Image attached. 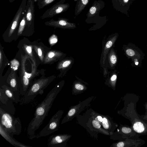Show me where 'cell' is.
I'll return each mask as SVG.
<instances>
[{"instance_id": "6da1fadb", "label": "cell", "mask_w": 147, "mask_h": 147, "mask_svg": "<svg viewBox=\"0 0 147 147\" xmlns=\"http://www.w3.org/2000/svg\"><path fill=\"white\" fill-rule=\"evenodd\" d=\"M62 82L57 84L47 94L46 98L36 108L34 116L29 123L27 134L28 138L32 140L36 131L42 124L45 118L47 116L54 100L63 86Z\"/></svg>"}, {"instance_id": "7a4b0ae2", "label": "cell", "mask_w": 147, "mask_h": 147, "mask_svg": "<svg viewBox=\"0 0 147 147\" xmlns=\"http://www.w3.org/2000/svg\"><path fill=\"white\" fill-rule=\"evenodd\" d=\"M55 78L54 76L47 78L42 77L34 81L20 99V105L28 104L32 101L37 95L42 94L44 90Z\"/></svg>"}, {"instance_id": "3957f363", "label": "cell", "mask_w": 147, "mask_h": 147, "mask_svg": "<svg viewBox=\"0 0 147 147\" xmlns=\"http://www.w3.org/2000/svg\"><path fill=\"white\" fill-rule=\"evenodd\" d=\"M76 117L78 123L84 127L91 136L97 140L98 133L110 135L108 132L103 128L101 124L97 122L93 117L89 109L83 115H79Z\"/></svg>"}, {"instance_id": "277c9868", "label": "cell", "mask_w": 147, "mask_h": 147, "mask_svg": "<svg viewBox=\"0 0 147 147\" xmlns=\"http://www.w3.org/2000/svg\"><path fill=\"white\" fill-rule=\"evenodd\" d=\"M0 123L12 137L20 135L22 131V124L18 117L3 109L0 107Z\"/></svg>"}, {"instance_id": "5b68a950", "label": "cell", "mask_w": 147, "mask_h": 147, "mask_svg": "<svg viewBox=\"0 0 147 147\" xmlns=\"http://www.w3.org/2000/svg\"><path fill=\"white\" fill-rule=\"evenodd\" d=\"M105 2L102 0H95L89 9L86 15V22L95 23V27L104 25L108 20L107 16H100L99 13L105 7Z\"/></svg>"}, {"instance_id": "8992f818", "label": "cell", "mask_w": 147, "mask_h": 147, "mask_svg": "<svg viewBox=\"0 0 147 147\" xmlns=\"http://www.w3.org/2000/svg\"><path fill=\"white\" fill-rule=\"evenodd\" d=\"M63 113V110H58L51 117L48 124L38 133L35 135L34 138L37 139L47 136L57 131L59 129L60 121Z\"/></svg>"}, {"instance_id": "52a82bcc", "label": "cell", "mask_w": 147, "mask_h": 147, "mask_svg": "<svg viewBox=\"0 0 147 147\" xmlns=\"http://www.w3.org/2000/svg\"><path fill=\"white\" fill-rule=\"evenodd\" d=\"M125 54L128 59H131L134 65H140L145 55L143 51L135 45L129 43L123 45Z\"/></svg>"}, {"instance_id": "ba28073f", "label": "cell", "mask_w": 147, "mask_h": 147, "mask_svg": "<svg viewBox=\"0 0 147 147\" xmlns=\"http://www.w3.org/2000/svg\"><path fill=\"white\" fill-rule=\"evenodd\" d=\"M93 96L90 97L76 105L70 107L67 114L63 119L61 124H62L71 120L80 114L85 108L88 106L93 98Z\"/></svg>"}, {"instance_id": "9c48e42d", "label": "cell", "mask_w": 147, "mask_h": 147, "mask_svg": "<svg viewBox=\"0 0 147 147\" xmlns=\"http://www.w3.org/2000/svg\"><path fill=\"white\" fill-rule=\"evenodd\" d=\"M27 0H22L21 3L5 33L10 37L18 30L26 8Z\"/></svg>"}, {"instance_id": "30bf717a", "label": "cell", "mask_w": 147, "mask_h": 147, "mask_svg": "<svg viewBox=\"0 0 147 147\" xmlns=\"http://www.w3.org/2000/svg\"><path fill=\"white\" fill-rule=\"evenodd\" d=\"M35 5L34 0H28L25 10L26 26L24 32H32L34 31Z\"/></svg>"}, {"instance_id": "8fae6325", "label": "cell", "mask_w": 147, "mask_h": 147, "mask_svg": "<svg viewBox=\"0 0 147 147\" xmlns=\"http://www.w3.org/2000/svg\"><path fill=\"white\" fill-rule=\"evenodd\" d=\"M66 0H60L51 8L46 10L41 16L40 18L44 19L66 11L69 8L70 5L64 3Z\"/></svg>"}, {"instance_id": "7c38bea8", "label": "cell", "mask_w": 147, "mask_h": 147, "mask_svg": "<svg viewBox=\"0 0 147 147\" xmlns=\"http://www.w3.org/2000/svg\"><path fill=\"white\" fill-rule=\"evenodd\" d=\"M71 136L67 134L52 135L48 139L47 145L51 147H65Z\"/></svg>"}, {"instance_id": "4fadbf2b", "label": "cell", "mask_w": 147, "mask_h": 147, "mask_svg": "<svg viewBox=\"0 0 147 147\" xmlns=\"http://www.w3.org/2000/svg\"><path fill=\"white\" fill-rule=\"evenodd\" d=\"M13 102L5 94L3 89L0 88V107L5 111L14 115L16 109Z\"/></svg>"}, {"instance_id": "5bb4252c", "label": "cell", "mask_w": 147, "mask_h": 147, "mask_svg": "<svg viewBox=\"0 0 147 147\" xmlns=\"http://www.w3.org/2000/svg\"><path fill=\"white\" fill-rule=\"evenodd\" d=\"M69 19L63 18H59L57 20L52 19L45 23L47 26L63 29H73L76 27L75 24L69 22Z\"/></svg>"}, {"instance_id": "9a60e30c", "label": "cell", "mask_w": 147, "mask_h": 147, "mask_svg": "<svg viewBox=\"0 0 147 147\" xmlns=\"http://www.w3.org/2000/svg\"><path fill=\"white\" fill-rule=\"evenodd\" d=\"M12 73L9 76L7 83L16 94L17 96L20 98V92L19 84V79L16 76L14 71L12 70Z\"/></svg>"}, {"instance_id": "2e32d148", "label": "cell", "mask_w": 147, "mask_h": 147, "mask_svg": "<svg viewBox=\"0 0 147 147\" xmlns=\"http://www.w3.org/2000/svg\"><path fill=\"white\" fill-rule=\"evenodd\" d=\"M0 134L7 141L13 146L18 147H32L27 146L18 141L3 127L0 123Z\"/></svg>"}, {"instance_id": "e0dca14e", "label": "cell", "mask_w": 147, "mask_h": 147, "mask_svg": "<svg viewBox=\"0 0 147 147\" xmlns=\"http://www.w3.org/2000/svg\"><path fill=\"white\" fill-rule=\"evenodd\" d=\"M102 116L103 119L102 122V127L110 133L111 136L113 134L118 125L113 121L109 116L103 115Z\"/></svg>"}, {"instance_id": "ac0fdd59", "label": "cell", "mask_w": 147, "mask_h": 147, "mask_svg": "<svg viewBox=\"0 0 147 147\" xmlns=\"http://www.w3.org/2000/svg\"><path fill=\"white\" fill-rule=\"evenodd\" d=\"M63 55L62 53L57 51L53 50L49 51L46 55L44 60V63L50 64L53 63L59 59Z\"/></svg>"}, {"instance_id": "d6986e66", "label": "cell", "mask_w": 147, "mask_h": 147, "mask_svg": "<svg viewBox=\"0 0 147 147\" xmlns=\"http://www.w3.org/2000/svg\"><path fill=\"white\" fill-rule=\"evenodd\" d=\"M140 140L127 138L125 140L113 144L111 147H137L140 146Z\"/></svg>"}, {"instance_id": "ffe728a7", "label": "cell", "mask_w": 147, "mask_h": 147, "mask_svg": "<svg viewBox=\"0 0 147 147\" xmlns=\"http://www.w3.org/2000/svg\"><path fill=\"white\" fill-rule=\"evenodd\" d=\"M118 133L121 134L123 138L129 139L136 135V133L131 127L125 126L121 124L119 126Z\"/></svg>"}, {"instance_id": "44dd1931", "label": "cell", "mask_w": 147, "mask_h": 147, "mask_svg": "<svg viewBox=\"0 0 147 147\" xmlns=\"http://www.w3.org/2000/svg\"><path fill=\"white\" fill-rule=\"evenodd\" d=\"M1 88L3 89L6 96L11 99L14 102L17 104L18 102H20V98L17 96L10 87L6 85H3L1 86Z\"/></svg>"}, {"instance_id": "7402d4cb", "label": "cell", "mask_w": 147, "mask_h": 147, "mask_svg": "<svg viewBox=\"0 0 147 147\" xmlns=\"http://www.w3.org/2000/svg\"><path fill=\"white\" fill-rule=\"evenodd\" d=\"M90 0H77L75 9V15L77 16L84 10Z\"/></svg>"}, {"instance_id": "603a6c76", "label": "cell", "mask_w": 147, "mask_h": 147, "mask_svg": "<svg viewBox=\"0 0 147 147\" xmlns=\"http://www.w3.org/2000/svg\"><path fill=\"white\" fill-rule=\"evenodd\" d=\"M118 35L117 34L113 36L110 40H109L106 43L103 51V62L104 63L106 59V55L107 54L110 48L117 40Z\"/></svg>"}, {"instance_id": "cb8c5ba5", "label": "cell", "mask_w": 147, "mask_h": 147, "mask_svg": "<svg viewBox=\"0 0 147 147\" xmlns=\"http://www.w3.org/2000/svg\"><path fill=\"white\" fill-rule=\"evenodd\" d=\"M87 88L84 85L77 83L75 84L72 90V94L76 95L82 93L87 90Z\"/></svg>"}, {"instance_id": "d4e9b609", "label": "cell", "mask_w": 147, "mask_h": 147, "mask_svg": "<svg viewBox=\"0 0 147 147\" xmlns=\"http://www.w3.org/2000/svg\"><path fill=\"white\" fill-rule=\"evenodd\" d=\"M26 26L25 13L24 12L20 22L17 32V36H19L24 32Z\"/></svg>"}, {"instance_id": "484cf974", "label": "cell", "mask_w": 147, "mask_h": 147, "mask_svg": "<svg viewBox=\"0 0 147 147\" xmlns=\"http://www.w3.org/2000/svg\"><path fill=\"white\" fill-rule=\"evenodd\" d=\"M56 0H36L39 9H42L49 5Z\"/></svg>"}, {"instance_id": "4316f807", "label": "cell", "mask_w": 147, "mask_h": 147, "mask_svg": "<svg viewBox=\"0 0 147 147\" xmlns=\"http://www.w3.org/2000/svg\"><path fill=\"white\" fill-rule=\"evenodd\" d=\"M70 60H66L60 62L57 65V68L58 69H64L68 67L71 64Z\"/></svg>"}, {"instance_id": "83f0119b", "label": "cell", "mask_w": 147, "mask_h": 147, "mask_svg": "<svg viewBox=\"0 0 147 147\" xmlns=\"http://www.w3.org/2000/svg\"><path fill=\"white\" fill-rule=\"evenodd\" d=\"M40 47V46L34 45V48L37 53L41 61H43L44 60L45 57L44 53L42 49Z\"/></svg>"}, {"instance_id": "f1b7e54d", "label": "cell", "mask_w": 147, "mask_h": 147, "mask_svg": "<svg viewBox=\"0 0 147 147\" xmlns=\"http://www.w3.org/2000/svg\"><path fill=\"white\" fill-rule=\"evenodd\" d=\"M109 61L111 66H113L117 61V56L114 52H111L109 56Z\"/></svg>"}, {"instance_id": "f546056e", "label": "cell", "mask_w": 147, "mask_h": 147, "mask_svg": "<svg viewBox=\"0 0 147 147\" xmlns=\"http://www.w3.org/2000/svg\"><path fill=\"white\" fill-rule=\"evenodd\" d=\"M19 65V62L16 59H14L10 61V67L12 70L14 71L16 70Z\"/></svg>"}, {"instance_id": "4dcf8cb0", "label": "cell", "mask_w": 147, "mask_h": 147, "mask_svg": "<svg viewBox=\"0 0 147 147\" xmlns=\"http://www.w3.org/2000/svg\"><path fill=\"white\" fill-rule=\"evenodd\" d=\"M24 48L26 52L28 55L32 58H33V54L32 53V47L30 45H24Z\"/></svg>"}, {"instance_id": "1f68e13d", "label": "cell", "mask_w": 147, "mask_h": 147, "mask_svg": "<svg viewBox=\"0 0 147 147\" xmlns=\"http://www.w3.org/2000/svg\"><path fill=\"white\" fill-rule=\"evenodd\" d=\"M49 40L50 45H53L57 42L58 39L57 36L53 34L50 37Z\"/></svg>"}, {"instance_id": "d6a6232c", "label": "cell", "mask_w": 147, "mask_h": 147, "mask_svg": "<svg viewBox=\"0 0 147 147\" xmlns=\"http://www.w3.org/2000/svg\"><path fill=\"white\" fill-rule=\"evenodd\" d=\"M117 78V76L115 74L113 75L110 78L111 84L113 89H115L116 82Z\"/></svg>"}, {"instance_id": "836d02e7", "label": "cell", "mask_w": 147, "mask_h": 147, "mask_svg": "<svg viewBox=\"0 0 147 147\" xmlns=\"http://www.w3.org/2000/svg\"><path fill=\"white\" fill-rule=\"evenodd\" d=\"M3 50L0 49V70L1 69L3 68Z\"/></svg>"}, {"instance_id": "e575fe53", "label": "cell", "mask_w": 147, "mask_h": 147, "mask_svg": "<svg viewBox=\"0 0 147 147\" xmlns=\"http://www.w3.org/2000/svg\"><path fill=\"white\" fill-rule=\"evenodd\" d=\"M144 117H142L143 119L144 120H147V113L146 114V115H143Z\"/></svg>"}, {"instance_id": "d590c367", "label": "cell", "mask_w": 147, "mask_h": 147, "mask_svg": "<svg viewBox=\"0 0 147 147\" xmlns=\"http://www.w3.org/2000/svg\"><path fill=\"white\" fill-rule=\"evenodd\" d=\"M144 106L145 107L146 111L147 112V103H146L144 105Z\"/></svg>"}, {"instance_id": "8d00e7d4", "label": "cell", "mask_w": 147, "mask_h": 147, "mask_svg": "<svg viewBox=\"0 0 147 147\" xmlns=\"http://www.w3.org/2000/svg\"><path fill=\"white\" fill-rule=\"evenodd\" d=\"M15 0H9V2L10 3H12L15 1Z\"/></svg>"}, {"instance_id": "74e56055", "label": "cell", "mask_w": 147, "mask_h": 147, "mask_svg": "<svg viewBox=\"0 0 147 147\" xmlns=\"http://www.w3.org/2000/svg\"><path fill=\"white\" fill-rule=\"evenodd\" d=\"M146 86L147 87V85H146Z\"/></svg>"}]
</instances>
